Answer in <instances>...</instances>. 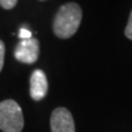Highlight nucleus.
<instances>
[{"label": "nucleus", "instance_id": "1", "mask_svg": "<svg viewBox=\"0 0 132 132\" xmlns=\"http://www.w3.org/2000/svg\"><path fill=\"white\" fill-rule=\"evenodd\" d=\"M81 21V9L77 3H65L55 15L53 30L56 36L68 39L77 32Z\"/></svg>", "mask_w": 132, "mask_h": 132}, {"label": "nucleus", "instance_id": "2", "mask_svg": "<svg viewBox=\"0 0 132 132\" xmlns=\"http://www.w3.org/2000/svg\"><path fill=\"white\" fill-rule=\"evenodd\" d=\"M24 119L21 107L14 100L0 102V130L3 132H21Z\"/></svg>", "mask_w": 132, "mask_h": 132}, {"label": "nucleus", "instance_id": "3", "mask_svg": "<svg viewBox=\"0 0 132 132\" xmlns=\"http://www.w3.org/2000/svg\"><path fill=\"white\" fill-rule=\"evenodd\" d=\"M40 44L36 39L22 40L14 50V57L24 64H33L38 61Z\"/></svg>", "mask_w": 132, "mask_h": 132}, {"label": "nucleus", "instance_id": "4", "mask_svg": "<svg viewBox=\"0 0 132 132\" xmlns=\"http://www.w3.org/2000/svg\"><path fill=\"white\" fill-rule=\"evenodd\" d=\"M52 132H75L73 116L66 108H56L51 116Z\"/></svg>", "mask_w": 132, "mask_h": 132}, {"label": "nucleus", "instance_id": "5", "mask_svg": "<svg viewBox=\"0 0 132 132\" xmlns=\"http://www.w3.org/2000/svg\"><path fill=\"white\" fill-rule=\"evenodd\" d=\"M47 79L46 75L41 69H35L30 78V95L35 101H40L46 96Z\"/></svg>", "mask_w": 132, "mask_h": 132}, {"label": "nucleus", "instance_id": "6", "mask_svg": "<svg viewBox=\"0 0 132 132\" xmlns=\"http://www.w3.org/2000/svg\"><path fill=\"white\" fill-rule=\"evenodd\" d=\"M18 0H0V6H1L3 9H12L14 8V6L16 5Z\"/></svg>", "mask_w": 132, "mask_h": 132}, {"label": "nucleus", "instance_id": "7", "mask_svg": "<svg viewBox=\"0 0 132 132\" xmlns=\"http://www.w3.org/2000/svg\"><path fill=\"white\" fill-rule=\"evenodd\" d=\"M125 34L128 39L132 40V10H131V13L129 16V21H128V24L126 27V30H125Z\"/></svg>", "mask_w": 132, "mask_h": 132}, {"label": "nucleus", "instance_id": "8", "mask_svg": "<svg viewBox=\"0 0 132 132\" xmlns=\"http://www.w3.org/2000/svg\"><path fill=\"white\" fill-rule=\"evenodd\" d=\"M19 38L21 40H28L32 38V33L30 30H28L26 28H21L19 31Z\"/></svg>", "mask_w": 132, "mask_h": 132}, {"label": "nucleus", "instance_id": "9", "mask_svg": "<svg viewBox=\"0 0 132 132\" xmlns=\"http://www.w3.org/2000/svg\"><path fill=\"white\" fill-rule=\"evenodd\" d=\"M5 52H6L5 44H3V42L0 40V72L2 71L3 63H5Z\"/></svg>", "mask_w": 132, "mask_h": 132}]
</instances>
